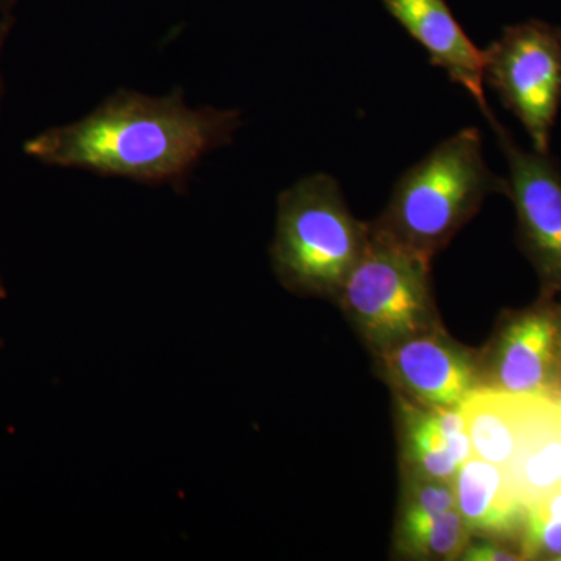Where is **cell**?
Masks as SVG:
<instances>
[{
  "instance_id": "cell-10",
  "label": "cell",
  "mask_w": 561,
  "mask_h": 561,
  "mask_svg": "<svg viewBox=\"0 0 561 561\" xmlns=\"http://www.w3.org/2000/svg\"><path fill=\"white\" fill-rule=\"evenodd\" d=\"M401 476L453 482L472 457L460 409L427 408L393 393Z\"/></svg>"
},
{
  "instance_id": "cell-9",
  "label": "cell",
  "mask_w": 561,
  "mask_h": 561,
  "mask_svg": "<svg viewBox=\"0 0 561 561\" xmlns=\"http://www.w3.org/2000/svg\"><path fill=\"white\" fill-rule=\"evenodd\" d=\"M387 13L426 50L435 68L448 73L494 122L483 88V50L474 46L446 0H382Z\"/></svg>"
},
{
  "instance_id": "cell-19",
  "label": "cell",
  "mask_w": 561,
  "mask_h": 561,
  "mask_svg": "<svg viewBox=\"0 0 561 561\" xmlns=\"http://www.w3.org/2000/svg\"><path fill=\"white\" fill-rule=\"evenodd\" d=\"M18 0H0V14L13 13Z\"/></svg>"
},
{
  "instance_id": "cell-17",
  "label": "cell",
  "mask_w": 561,
  "mask_h": 561,
  "mask_svg": "<svg viewBox=\"0 0 561 561\" xmlns=\"http://www.w3.org/2000/svg\"><path fill=\"white\" fill-rule=\"evenodd\" d=\"M463 561H522L523 557L519 551H512L505 548L497 540L491 538L474 537L471 538L470 545L465 549L461 559Z\"/></svg>"
},
{
  "instance_id": "cell-6",
  "label": "cell",
  "mask_w": 561,
  "mask_h": 561,
  "mask_svg": "<svg viewBox=\"0 0 561 561\" xmlns=\"http://www.w3.org/2000/svg\"><path fill=\"white\" fill-rule=\"evenodd\" d=\"M481 360L482 387L557 400L561 391V306L545 301L502 320Z\"/></svg>"
},
{
  "instance_id": "cell-5",
  "label": "cell",
  "mask_w": 561,
  "mask_h": 561,
  "mask_svg": "<svg viewBox=\"0 0 561 561\" xmlns=\"http://www.w3.org/2000/svg\"><path fill=\"white\" fill-rule=\"evenodd\" d=\"M483 81L522 122L534 150L551 151L561 106V28L538 20L505 27L483 50Z\"/></svg>"
},
{
  "instance_id": "cell-16",
  "label": "cell",
  "mask_w": 561,
  "mask_h": 561,
  "mask_svg": "<svg viewBox=\"0 0 561 561\" xmlns=\"http://www.w3.org/2000/svg\"><path fill=\"white\" fill-rule=\"evenodd\" d=\"M523 560H552L561 557V519L546 518L527 508L518 540Z\"/></svg>"
},
{
  "instance_id": "cell-11",
  "label": "cell",
  "mask_w": 561,
  "mask_h": 561,
  "mask_svg": "<svg viewBox=\"0 0 561 561\" xmlns=\"http://www.w3.org/2000/svg\"><path fill=\"white\" fill-rule=\"evenodd\" d=\"M456 508L472 537L519 540L527 507L500 465L470 457L453 481Z\"/></svg>"
},
{
  "instance_id": "cell-15",
  "label": "cell",
  "mask_w": 561,
  "mask_h": 561,
  "mask_svg": "<svg viewBox=\"0 0 561 561\" xmlns=\"http://www.w3.org/2000/svg\"><path fill=\"white\" fill-rule=\"evenodd\" d=\"M401 496L394 527L411 526L456 508L453 482L401 476Z\"/></svg>"
},
{
  "instance_id": "cell-12",
  "label": "cell",
  "mask_w": 561,
  "mask_h": 561,
  "mask_svg": "<svg viewBox=\"0 0 561 561\" xmlns=\"http://www.w3.org/2000/svg\"><path fill=\"white\" fill-rule=\"evenodd\" d=\"M513 490L526 507L561 489V404L535 398L507 467Z\"/></svg>"
},
{
  "instance_id": "cell-20",
  "label": "cell",
  "mask_w": 561,
  "mask_h": 561,
  "mask_svg": "<svg viewBox=\"0 0 561 561\" xmlns=\"http://www.w3.org/2000/svg\"><path fill=\"white\" fill-rule=\"evenodd\" d=\"M5 297H7V289H5V286H3L2 278H0V300H2V298H5Z\"/></svg>"
},
{
  "instance_id": "cell-2",
  "label": "cell",
  "mask_w": 561,
  "mask_h": 561,
  "mask_svg": "<svg viewBox=\"0 0 561 561\" xmlns=\"http://www.w3.org/2000/svg\"><path fill=\"white\" fill-rule=\"evenodd\" d=\"M493 194L508 195V181L486 164L481 131L465 128L402 173L371 225L432 261Z\"/></svg>"
},
{
  "instance_id": "cell-13",
  "label": "cell",
  "mask_w": 561,
  "mask_h": 561,
  "mask_svg": "<svg viewBox=\"0 0 561 561\" xmlns=\"http://www.w3.org/2000/svg\"><path fill=\"white\" fill-rule=\"evenodd\" d=\"M535 398L481 387L460 408L472 456L507 467Z\"/></svg>"
},
{
  "instance_id": "cell-7",
  "label": "cell",
  "mask_w": 561,
  "mask_h": 561,
  "mask_svg": "<svg viewBox=\"0 0 561 561\" xmlns=\"http://www.w3.org/2000/svg\"><path fill=\"white\" fill-rule=\"evenodd\" d=\"M508 162V197L519 242L548 291L561 290V165L551 151L522 149L500 122H491Z\"/></svg>"
},
{
  "instance_id": "cell-8",
  "label": "cell",
  "mask_w": 561,
  "mask_h": 561,
  "mask_svg": "<svg viewBox=\"0 0 561 561\" xmlns=\"http://www.w3.org/2000/svg\"><path fill=\"white\" fill-rule=\"evenodd\" d=\"M393 393L427 408L460 409L482 387L478 351L443 327L413 335L376 356Z\"/></svg>"
},
{
  "instance_id": "cell-18",
  "label": "cell",
  "mask_w": 561,
  "mask_h": 561,
  "mask_svg": "<svg viewBox=\"0 0 561 561\" xmlns=\"http://www.w3.org/2000/svg\"><path fill=\"white\" fill-rule=\"evenodd\" d=\"M16 18L13 13L0 14V110H2L3 95H5V79H3L2 58L11 32H13Z\"/></svg>"
},
{
  "instance_id": "cell-14",
  "label": "cell",
  "mask_w": 561,
  "mask_h": 561,
  "mask_svg": "<svg viewBox=\"0 0 561 561\" xmlns=\"http://www.w3.org/2000/svg\"><path fill=\"white\" fill-rule=\"evenodd\" d=\"M472 534L457 508L411 526L394 527L393 553L405 560H460Z\"/></svg>"
},
{
  "instance_id": "cell-4",
  "label": "cell",
  "mask_w": 561,
  "mask_h": 561,
  "mask_svg": "<svg viewBox=\"0 0 561 561\" xmlns=\"http://www.w3.org/2000/svg\"><path fill=\"white\" fill-rule=\"evenodd\" d=\"M431 262L370 224L364 254L335 302L373 356L442 327L432 294Z\"/></svg>"
},
{
  "instance_id": "cell-21",
  "label": "cell",
  "mask_w": 561,
  "mask_h": 561,
  "mask_svg": "<svg viewBox=\"0 0 561 561\" xmlns=\"http://www.w3.org/2000/svg\"><path fill=\"white\" fill-rule=\"evenodd\" d=\"M557 401H559L561 404V391H560L559 398H557Z\"/></svg>"
},
{
  "instance_id": "cell-1",
  "label": "cell",
  "mask_w": 561,
  "mask_h": 561,
  "mask_svg": "<svg viewBox=\"0 0 561 561\" xmlns=\"http://www.w3.org/2000/svg\"><path fill=\"white\" fill-rule=\"evenodd\" d=\"M242 124L239 110L192 108L181 88L165 95L117 90L81 119L32 136L22 150L49 168L184 192L203 158L230 146Z\"/></svg>"
},
{
  "instance_id": "cell-3",
  "label": "cell",
  "mask_w": 561,
  "mask_h": 561,
  "mask_svg": "<svg viewBox=\"0 0 561 561\" xmlns=\"http://www.w3.org/2000/svg\"><path fill=\"white\" fill-rule=\"evenodd\" d=\"M368 236L370 224L353 216L339 181L312 173L279 194L273 272L291 294L335 301Z\"/></svg>"
}]
</instances>
